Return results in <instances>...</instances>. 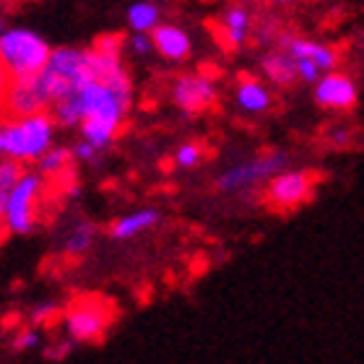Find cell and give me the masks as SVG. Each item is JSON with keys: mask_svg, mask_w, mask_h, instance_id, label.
I'll return each instance as SVG.
<instances>
[{"mask_svg": "<svg viewBox=\"0 0 364 364\" xmlns=\"http://www.w3.org/2000/svg\"><path fill=\"white\" fill-rule=\"evenodd\" d=\"M279 3H294V0H279Z\"/></svg>", "mask_w": 364, "mask_h": 364, "instance_id": "cell-33", "label": "cell"}, {"mask_svg": "<svg viewBox=\"0 0 364 364\" xmlns=\"http://www.w3.org/2000/svg\"><path fill=\"white\" fill-rule=\"evenodd\" d=\"M94 50H97V53H102V55H107V58H117V60H120L122 37H120V34H105V37L97 39Z\"/></svg>", "mask_w": 364, "mask_h": 364, "instance_id": "cell-24", "label": "cell"}, {"mask_svg": "<svg viewBox=\"0 0 364 364\" xmlns=\"http://www.w3.org/2000/svg\"><path fill=\"white\" fill-rule=\"evenodd\" d=\"M159 221V213L156 211H138V213H130V216H122L120 221H114L112 227H109V235L114 240H128V237H136L141 235L144 229L154 227Z\"/></svg>", "mask_w": 364, "mask_h": 364, "instance_id": "cell-18", "label": "cell"}, {"mask_svg": "<svg viewBox=\"0 0 364 364\" xmlns=\"http://www.w3.org/2000/svg\"><path fill=\"white\" fill-rule=\"evenodd\" d=\"M94 232H97V229L91 227V224H78V227L70 232L68 242H65V258L78 260L84 252H89L91 242H94Z\"/></svg>", "mask_w": 364, "mask_h": 364, "instance_id": "cell-21", "label": "cell"}, {"mask_svg": "<svg viewBox=\"0 0 364 364\" xmlns=\"http://www.w3.org/2000/svg\"><path fill=\"white\" fill-rule=\"evenodd\" d=\"M21 175L23 172H21V164H18V161H11V159H3V156H0V240H3V235H6V227H3V208H6V198Z\"/></svg>", "mask_w": 364, "mask_h": 364, "instance_id": "cell-20", "label": "cell"}, {"mask_svg": "<svg viewBox=\"0 0 364 364\" xmlns=\"http://www.w3.org/2000/svg\"><path fill=\"white\" fill-rule=\"evenodd\" d=\"M50 53L53 50L47 45V39L39 37L37 31L6 29V34L0 37V63L8 70L11 81L37 76L45 68Z\"/></svg>", "mask_w": 364, "mask_h": 364, "instance_id": "cell-4", "label": "cell"}, {"mask_svg": "<svg viewBox=\"0 0 364 364\" xmlns=\"http://www.w3.org/2000/svg\"><path fill=\"white\" fill-rule=\"evenodd\" d=\"M289 156L281 151H271L266 156H258L255 161H247V164H240L235 169H227L224 175L216 180V188L219 190H242L250 188V185H258L263 180H271L287 167Z\"/></svg>", "mask_w": 364, "mask_h": 364, "instance_id": "cell-8", "label": "cell"}, {"mask_svg": "<svg viewBox=\"0 0 364 364\" xmlns=\"http://www.w3.org/2000/svg\"><path fill=\"white\" fill-rule=\"evenodd\" d=\"M247 29H250V14L245 8H229L224 18H221V26H216V34L221 37L227 50H237V47L245 45L247 39Z\"/></svg>", "mask_w": 364, "mask_h": 364, "instance_id": "cell-14", "label": "cell"}, {"mask_svg": "<svg viewBox=\"0 0 364 364\" xmlns=\"http://www.w3.org/2000/svg\"><path fill=\"white\" fill-rule=\"evenodd\" d=\"M151 45L154 50H159L167 60L182 63L190 58V37L180 26H172V23H159L156 29H151Z\"/></svg>", "mask_w": 364, "mask_h": 364, "instance_id": "cell-13", "label": "cell"}, {"mask_svg": "<svg viewBox=\"0 0 364 364\" xmlns=\"http://www.w3.org/2000/svg\"><path fill=\"white\" fill-rule=\"evenodd\" d=\"M37 343V331H21V333L16 336V341H14V349L16 351H23V349H29V346H34Z\"/></svg>", "mask_w": 364, "mask_h": 364, "instance_id": "cell-27", "label": "cell"}, {"mask_svg": "<svg viewBox=\"0 0 364 364\" xmlns=\"http://www.w3.org/2000/svg\"><path fill=\"white\" fill-rule=\"evenodd\" d=\"M70 351V343H58V346H53V349H47V357L53 359H63L65 354Z\"/></svg>", "mask_w": 364, "mask_h": 364, "instance_id": "cell-30", "label": "cell"}, {"mask_svg": "<svg viewBox=\"0 0 364 364\" xmlns=\"http://www.w3.org/2000/svg\"><path fill=\"white\" fill-rule=\"evenodd\" d=\"M39 169L53 180H76L73 177V154L68 149H47V154L39 159Z\"/></svg>", "mask_w": 364, "mask_h": 364, "instance_id": "cell-17", "label": "cell"}, {"mask_svg": "<svg viewBox=\"0 0 364 364\" xmlns=\"http://www.w3.org/2000/svg\"><path fill=\"white\" fill-rule=\"evenodd\" d=\"M128 21L130 29H136L138 34L156 29L159 26V8L154 3H133L128 8Z\"/></svg>", "mask_w": 364, "mask_h": 364, "instance_id": "cell-19", "label": "cell"}, {"mask_svg": "<svg viewBox=\"0 0 364 364\" xmlns=\"http://www.w3.org/2000/svg\"><path fill=\"white\" fill-rule=\"evenodd\" d=\"M200 159H203V149H200V144H185V146H180L175 154V161L180 164V167H196Z\"/></svg>", "mask_w": 364, "mask_h": 364, "instance_id": "cell-23", "label": "cell"}, {"mask_svg": "<svg viewBox=\"0 0 364 364\" xmlns=\"http://www.w3.org/2000/svg\"><path fill=\"white\" fill-rule=\"evenodd\" d=\"M94 81L91 70V50H76V47H58L50 53L45 68L34 76L47 105H58L63 99L73 97Z\"/></svg>", "mask_w": 364, "mask_h": 364, "instance_id": "cell-2", "label": "cell"}, {"mask_svg": "<svg viewBox=\"0 0 364 364\" xmlns=\"http://www.w3.org/2000/svg\"><path fill=\"white\" fill-rule=\"evenodd\" d=\"M315 102L326 109H351L357 105V86L343 73H328L318 81Z\"/></svg>", "mask_w": 364, "mask_h": 364, "instance_id": "cell-11", "label": "cell"}, {"mask_svg": "<svg viewBox=\"0 0 364 364\" xmlns=\"http://www.w3.org/2000/svg\"><path fill=\"white\" fill-rule=\"evenodd\" d=\"M8 86H11V76H8V70L3 68V63H0V109H3V99H6Z\"/></svg>", "mask_w": 364, "mask_h": 364, "instance_id": "cell-29", "label": "cell"}, {"mask_svg": "<svg viewBox=\"0 0 364 364\" xmlns=\"http://www.w3.org/2000/svg\"><path fill=\"white\" fill-rule=\"evenodd\" d=\"M42 196H45V177L42 175H21L6 198L3 208V227L14 235H26L37 227L39 208H42Z\"/></svg>", "mask_w": 364, "mask_h": 364, "instance_id": "cell-6", "label": "cell"}, {"mask_svg": "<svg viewBox=\"0 0 364 364\" xmlns=\"http://www.w3.org/2000/svg\"><path fill=\"white\" fill-rule=\"evenodd\" d=\"M172 99L185 114L205 112L216 102V86L208 76H180L172 86Z\"/></svg>", "mask_w": 364, "mask_h": 364, "instance_id": "cell-9", "label": "cell"}, {"mask_svg": "<svg viewBox=\"0 0 364 364\" xmlns=\"http://www.w3.org/2000/svg\"><path fill=\"white\" fill-rule=\"evenodd\" d=\"M271 91L266 86L260 84L258 78H250V76H242L240 86H237V105L242 107L245 112H266L268 107H271Z\"/></svg>", "mask_w": 364, "mask_h": 364, "instance_id": "cell-15", "label": "cell"}, {"mask_svg": "<svg viewBox=\"0 0 364 364\" xmlns=\"http://www.w3.org/2000/svg\"><path fill=\"white\" fill-rule=\"evenodd\" d=\"M45 107H47L45 97H42V91H39V86L34 84V76H31V78L11 81L0 112L21 120V117H29V114H39Z\"/></svg>", "mask_w": 364, "mask_h": 364, "instance_id": "cell-10", "label": "cell"}, {"mask_svg": "<svg viewBox=\"0 0 364 364\" xmlns=\"http://www.w3.org/2000/svg\"><path fill=\"white\" fill-rule=\"evenodd\" d=\"M70 154H73V156H78V159L91 161V159H94V156H97V149H94V146H89V144H86V141H84V144H78L76 149H73V151H70Z\"/></svg>", "mask_w": 364, "mask_h": 364, "instance_id": "cell-28", "label": "cell"}, {"mask_svg": "<svg viewBox=\"0 0 364 364\" xmlns=\"http://www.w3.org/2000/svg\"><path fill=\"white\" fill-rule=\"evenodd\" d=\"M73 97L78 102L86 144L94 146L97 151L112 144V138L120 133L125 114L130 109V97H120L117 91L99 84V81H91Z\"/></svg>", "mask_w": 364, "mask_h": 364, "instance_id": "cell-1", "label": "cell"}, {"mask_svg": "<svg viewBox=\"0 0 364 364\" xmlns=\"http://www.w3.org/2000/svg\"><path fill=\"white\" fill-rule=\"evenodd\" d=\"M294 63H296V76L302 78V81H318L320 70L315 63L310 60H294Z\"/></svg>", "mask_w": 364, "mask_h": 364, "instance_id": "cell-25", "label": "cell"}, {"mask_svg": "<svg viewBox=\"0 0 364 364\" xmlns=\"http://www.w3.org/2000/svg\"><path fill=\"white\" fill-rule=\"evenodd\" d=\"M18 318H21L18 312H11V315H6V318H3V328H16V326H18Z\"/></svg>", "mask_w": 364, "mask_h": 364, "instance_id": "cell-31", "label": "cell"}, {"mask_svg": "<svg viewBox=\"0 0 364 364\" xmlns=\"http://www.w3.org/2000/svg\"><path fill=\"white\" fill-rule=\"evenodd\" d=\"M263 73L273 84L289 86L296 81V63L287 53H271L263 58Z\"/></svg>", "mask_w": 364, "mask_h": 364, "instance_id": "cell-16", "label": "cell"}, {"mask_svg": "<svg viewBox=\"0 0 364 364\" xmlns=\"http://www.w3.org/2000/svg\"><path fill=\"white\" fill-rule=\"evenodd\" d=\"M53 125L55 120L47 112L0 125V156L11 161L42 159L53 144Z\"/></svg>", "mask_w": 364, "mask_h": 364, "instance_id": "cell-3", "label": "cell"}, {"mask_svg": "<svg viewBox=\"0 0 364 364\" xmlns=\"http://www.w3.org/2000/svg\"><path fill=\"white\" fill-rule=\"evenodd\" d=\"M281 45L287 50L289 58H294V60H310L318 65V70H333L336 63H338V55L336 50L326 45H318V42H307V39H299V37H281Z\"/></svg>", "mask_w": 364, "mask_h": 364, "instance_id": "cell-12", "label": "cell"}, {"mask_svg": "<svg viewBox=\"0 0 364 364\" xmlns=\"http://www.w3.org/2000/svg\"><path fill=\"white\" fill-rule=\"evenodd\" d=\"M130 50L136 55H149L154 50V45L146 34H136V37H130Z\"/></svg>", "mask_w": 364, "mask_h": 364, "instance_id": "cell-26", "label": "cell"}, {"mask_svg": "<svg viewBox=\"0 0 364 364\" xmlns=\"http://www.w3.org/2000/svg\"><path fill=\"white\" fill-rule=\"evenodd\" d=\"M29 320H31V326H37V328L55 326L58 320H63V310L55 307V304H45V307H37V310L31 312Z\"/></svg>", "mask_w": 364, "mask_h": 364, "instance_id": "cell-22", "label": "cell"}, {"mask_svg": "<svg viewBox=\"0 0 364 364\" xmlns=\"http://www.w3.org/2000/svg\"><path fill=\"white\" fill-rule=\"evenodd\" d=\"M315 185H318L315 172H279L268 180L263 198L273 211H291L310 200Z\"/></svg>", "mask_w": 364, "mask_h": 364, "instance_id": "cell-7", "label": "cell"}, {"mask_svg": "<svg viewBox=\"0 0 364 364\" xmlns=\"http://www.w3.org/2000/svg\"><path fill=\"white\" fill-rule=\"evenodd\" d=\"M3 34H6V21L0 18V37H3Z\"/></svg>", "mask_w": 364, "mask_h": 364, "instance_id": "cell-32", "label": "cell"}, {"mask_svg": "<svg viewBox=\"0 0 364 364\" xmlns=\"http://www.w3.org/2000/svg\"><path fill=\"white\" fill-rule=\"evenodd\" d=\"M63 320L73 341L99 343L117 320V307L102 294H81L63 310Z\"/></svg>", "mask_w": 364, "mask_h": 364, "instance_id": "cell-5", "label": "cell"}]
</instances>
